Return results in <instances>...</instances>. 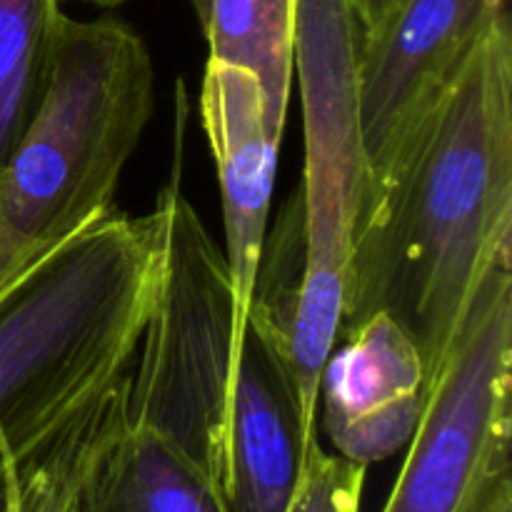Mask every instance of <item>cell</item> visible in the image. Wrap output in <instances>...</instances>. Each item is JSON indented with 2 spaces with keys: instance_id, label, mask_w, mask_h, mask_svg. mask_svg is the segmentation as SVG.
<instances>
[{
  "instance_id": "7a4b0ae2",
  "label": "cell",
  "mask_w": 512,
  "mask_h": 512,
  "mask_svg": "<svg viewBox=\"0 0 512 512\" xmlns=\"http://www.w3.org/2000/svg\"><path fill=\"white\" fill-rule=\"evenodd\" d=\"M163 255L160 205L113 210L0 295V468L128 373Z\"/></svg>"
},
{
  "instance_id": "9c48e42d",
  "label": "cell",
  "mask_w": 512,
  "mask_h": 512,
  "mask_svg": "<svg viewBox=\"0 0 512 512\" xmlns=\"http://www.w3.org/2000/svg\"><path fill=\"white\" fill-rule=\"evenodd\" d=\"M320 370L318 405L335 453L368 468L410 443L428 403L423 355L403 325L375 313L340 330Z\"/></svg>"
},
{
  "instance_id": "277c9868",
  "label": "cell",
  "mask_w": 512,
  "mask_h": 512,
  "mask_svg": "<svg viewBox=\"0 0 512 512\" xmlns=\"http://www.w3.org/2000/svg\"><path fill=\"white\" fill-rule=\"evenodd\" d=\"M360 28L350 0H295L293 73L303 103L305 165L298 185L303 263L293 313L300 398L318 418V383L338 343L353 228L368 185L358 100Z\"/></svg>"
},
{
  "instance_id": "8992f818",
  "label": "cell",
  "mask_w": 512,
  "mask_h": 512,
  "mask_svg": "<svg viewBox=\"0 0 512 512\" xmlns=\"http://www.w3.org/2000/svg\"><path fill=\"white\" fill-rule=\"evenodd\" d=\"M303 263L300 193L275 225L273 260L260 265L253 305L238 345L225 413L223 493L228 512H288L303 480L315 420L300 398L293 358V313Z\"/></svg>"
},
{
  "instance_id": "30bf717a",
  "label": "cell",
  "mask_w": 512,
  "mask_h": 512,
  "mask_svg": "<svg viewBox=\"0 0 512 512\" xmlns=\"http://www.w3.org/2000/svg\"><path fill=\"white\" fill-rule=\"evenodd\" d=\"M75 512H228V508L213 475L158 430L125 418L120 403L118 415L80 475Z\"/></svg>"
},
{
  "instance_id": "7c38bea8",
  "label": "cell",
  "mask_w": 512,
  "mask_h": 512,
  "mask_svg": "<svg viewBox=\"0 0 512 512\" xmlns=\"http://www.w3.org/2000/svg\"><path fill=\"white\" fill-rule=\"evenodd\" d=\"M63 0H0V168L43 95L65 13Z\"/></svg>"
},
{
  "instance_id": "ba28073f",
  "label": "cell",
  "mask_w": 512,
  "mask_h": 512,
  "mask_svg": "<svg viewBox=\"0 0 512 512\" xmlns=\"http://www.w3.org/2000/svg\"><path fill=\"white\" fill-rule=\"evenodd\" d=\"M200 120L218 165L225 225V265L235 298L238 338L248 323L265 253L278 145L265 95L250 70L208 58L200 85Z\"/></svg>"
},
{
  "instance_id": "5b68a950",
  "label": "cell",
  "mask_w": 512,
  "mask_h": 512,
  "mask_svg": "<svg viewBox=\"0 0 512 512\" xmlns=\"http://www.w3.org/2000/svg\"><path fill=\"white\" fill-rule=\"evenodd\" d=\"M512 270L480 285L428 390L383 512H498L512 503Z\"/></svg>"
},
{
  "instance_id": "2e32d148",
  "label": "cell",
  "mask_w": 512,
  "mask_h": 512,
  "mask_svg": "<svg viewBox=\"0 0 512 512\" xmlns=\"http://www.w3.org/2000/svg\"><path fill=\"white\" fill-rule=\"evenodd\" d=\"M395 3L398 0H350L360 33H368L375 25H380V20L390 13Z\"/></svg>"
},
{
  "instance_id": "52a82bcc",
  "label": "cell",
  "mask_w": 512,
  "mask_h": 512,
  "mask_svg": "<svg viewBox=\"0 0 512 512\" xmlns=\"http://www.w3.org/2000/svg\"><path fill=\"white\" fill-rule=\"evenodd\" d=\"M503 13H510V0H398L380 25L360 33L358 100L368 183Z\"/></svg>"
},
{
  "instance_id": "5bb4252c",
  "label": "cell",
  "mask_w": 512,
  "mask_h": 512,
  "mask_svg": "<svg viewBox=\"0 0 512 512\" xmlns=\"http://www.w3.org/2000/svg\"><path fill=\"white\" fill-rule=\"evenodd\" d=\"M365 465L330 455L315 440L288 512H360Z\"/></svg>"
},
{
  "instance_id": "ac0fdd59",
  "label": "cell",
  "mask_w": 512,
  "mask_h": 512,
  "mask_svg": "<svg viewBox=\"0 0 512 512\" xmlns=\"http://www.w3.org/2000/svg\"><path fill=\"white\" fill-rule=\"evenodd\" d=\"M498 512H512V503H510V505H505V508H500Z\"/></svg>"
},
{
  "instance_id": "e0dca14e",
  "label": "cell",
  "mask_w": 512,
  "mask_h": 512,
  "mask_svg": "<svg viewBox=\"0 0 512 512\" xmlns=\"http://www.w3.org/2000/svg\"><path fill=\"white\" fill-rule=\"evenodd\" d=\"M75 3H85V5H95V8H118V5H123L125 0H75ZM190 5H193V10L198 8L200 0H188Z\"/></svg>"
},
{
  "instance_id": "9a60e30c",
  "label": "cell",
  "mask_w": 512,
  "mask_h": 512,
  "mask_svg": "<svg viewBox=\"0 0 512 512\" xmlns=\"http://www.w3.org/2000/svg\"><path fill=\"white\" fill-rule=\"evenodd\" d=\"M20 460L0 468V512H20Z\"/></svg>"
},
{
  "instance_id": "8fae6325",
  "label": "cell",
  "mask_w": 512,
  "mask_h": 512,
  "mask_svg": "<svg viewBox=\"0 0 512 512\" xmlns=\"http://www.w3.org/2000/svg\"><path fill=\"white\" fill-rule=\"evenodd\" d=\"M295 0H200L195 15L213 60L258 78L270 123L285 128L293 83Z\"/></svg>"
},
{
  "instance_id": "6da1fadb",
  "label": "cell",
  "mask_w": 512,
  "mask_h": 512,
  "mask_svg": "<svg viewBox=\"0 0 512 512\" xmlns=\"http://www.w3.org/2000/svg\"><path fill=\"white\" fill-rule=\"evenodd\" d=\"M510 238L512 25L503 13L370 178L338 333L388 313L418 345L430 385L480 285L510 265Z\"/></svg>"
},
{
  "instance_id": "3957f363",
  "label": "cell",
  "mask_w": 512,
  "mask_h": 512,
  "mask_svg": "<svg viewBox=\"0 0 512 512\" xmlns=\"http://www.w3.org/2000/svg\"><path fill=\"white\" fill-rule=\"evenodd\" d=\"M153 108L143 38L108 15H65L38 108L0 168V295L113 213Z\"/></svg>"
},
{
  "instance_id": "4fadbf2b",
  "label": "cell",
  "mask_w": 512,
  "mask_h": 512,
  "mask_svg": "<svg viewBox=\"0 0 512 512\" xmlns=\"http://www.w3.org/2000/svg\"><path fill=\"white\" fill-rule=\"evenodd\" d=\"M123 378L70 415L20 460V512H75V490L95 445L123 403Z\"/></svg>"
}]
</instances>
